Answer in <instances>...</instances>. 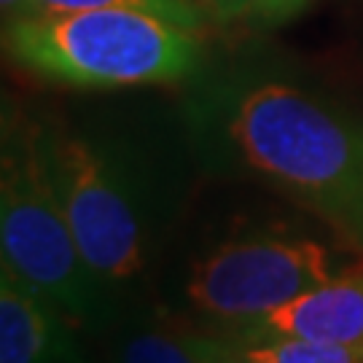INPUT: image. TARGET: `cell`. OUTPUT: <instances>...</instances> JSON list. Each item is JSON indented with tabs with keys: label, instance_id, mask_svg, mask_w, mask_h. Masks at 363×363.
Here are the masks:
<instances>
[{
	"label": "cell",
	"instance_id": "obj_8",
	"mask_svg": "<svg viewBox=\"0 0 363 363\" xmlns=\"http://www.w3.org/2000/svg\"><path fill=\"white\" fill-rule=\"evenodd\" d=\"M232 345L237 355L247 363H363V345L298 337L232 339Z\"/></svg>",
	"mask_w": 363,
	"mask_h": 363
},
{
	"label": "cell",
	"instance_id": "obj_1",
	"mask_svg": "<svg viewBox=\"0 0 363 363\" xmlns=\"http://www.w3.org/2000/svg\"><path fill=\"white\" fill-rule=\"evenodd\" d=\"M234 154L363 253V124L318 94L264 78L220 105Z\"/></svg>",
	"mask_w": 363,
	"mask_h": 363
},
{
	"label": "cell",
	"instance_id": "obj_11",
	"mask_svg": "<svg viewBox=\"0 0 363 363\" xmlns=\"http://www.w3.org/2000/svg\"><path fill=\"white\" fill-rule=\"evenodd\" d=\"M307 6H310V0H259L256 13L267 25H283V22H291L296 13L304 11Z\"/></svg>",
	"mask_w": 363,
	"mask_h": 363
},
{
	"label": "cell",
	"instance_id": "obj_12",
	"mask_svg": "<svg viewBox=\"0 0 363 363\" xmlns=\"http://www.w3.org/2000/svg\"><path fill=\"white\" fill-rule=\"evenodd\" d=\"M191 3L196 9H202V13L208 11L218 22H232V19H240L245 13H256L259 0H191Z\"/></svg>",
	"mask_w": 363,
	"mask_h": 363
},
{
	"label": "cell",
	"instance_id": "obj_4",
	"mask_svg": "<svg viewBox=\"0 0 363 363\" xmlns=\"http://www.w3.org/2000/svg\"><path fill=\"white\" fill-rule=\"evenodd\" d=\"M46 172L81 256L100 283L143 269V223L118 169L76 135L40 130Z\"/></svg>",
	"mask_w": 363,
	"mask_h": 363
},
{
	"label": "cell",
	"instance_id": "obj_2",
	"mask_svg": "<svg viewBox=\"0 0 363 363\" xmlns=\"http://www.w3.org/2000/svg\"><path fill=\"white\" fill-rule=\"evenodd\" d=\"M16 62L73 86H140L191 73L196 33L143 9L35 13L6 25Z\"/></svg>",
	"mask_w": 363,
	"mask_h": 363
},
{
	"label": "cell",
	"instance_id": "obj_7",
	"mask_svg": "<svg viewBox=\"0 0 363 363\" xmlns=\"http://www.w3.org/2000/svg\"><path fill=\"white\" fill-rule=\"evenodd\" d=\"M54 301L3 267L0 274V363H81Z\"/></svg>",
	"mask_w": 363,
	"mask_h": 363
},
{
	"label": "cell",
	"instance_id": "obj_3",
	"mask_svg": "<svg viewBox=\"0 0 363 363\" xmlns=\"http://www.w3.org/2000/svg\"><path fill=\"white\" fill-rule=\"evenodd\" d=\"M3 267L40 291L67 318L86 320L100 310V280L78 250L40 151V130L3 124L0 164Z\"/></svg>",
	"mask_w": 363,
	"mask_h": 363
},
{
	"label": "cell",
	"instance_id": "obj_6",
	"mask_svg": "<svg viewBox=\"0 0 363 363\" xmlns=\"http://www.w3.org/2000/svg\"><path fill=\"white\" fill-rule=\"evenodd\" d=\"M237 339L298 337L363 345V274L334 277L272 312L234 325Z\"/></svg>",
	"mask_w": 363,
	"mask_h": 363
},
{
	"label": "cell",
	"instance_id": "obj_5",
	"mask_svg": "<svg viewBox=\"0 0 363 363\" xmlns=\"http://www.w3.org/2000/svg\"><path fill=\"white\" fill-rule=\"evenodd\" d=\"M337 277L331 256L312 240L256 237L216 247L189 280L196 310L226 323H245Z\"/></svg>",
	"mask_w": 363,
	"mask_h": 363
},
{
	"label": "cell",
	"instance_id": "obj_9",
	"mask_svg": "<svg viewBox=\"0 0 363 363\" xmlns=\"http://www.w3.org/2000/svg\"><path fill=\"white\" fill-rule=\"evenodd\" d=\"M89 9H143L164 19H172L194 33L202 27V9H196L191 0H33V16L89 11Z\"/></svg>",
	"mask_w": 363,
	"mask_h": 363
},
{
	"label": "cell",
	"instance_id": "obj_13",
	"mask_svg": "<svg viewBox=\"0 0 363 363\" xmlns=\"http://www.w3.org/2000/svg\"><path fill=\"white\" fill-rule=\"evenodd\" d=\"M196 350L208 363H247L242 361L229 339H213V337H196Z\"/></svg>",
	"mask_w": 363,
	"mask_h": 363
},
{
	"label": "cell",
	"instance_id": "obj_14",
	"mask_svg": "<svg viewBox=\"0 0 363 363\" xmlns=\"http://www.w3.org/2000/svg\"><path fill=\"white\" fill-rule=\"evenodd\" d=\"M3 9V25H13L19 19L33 16V0H0Z\"/></svg>",
	"mask_w": 363,
	"mask_h": 363
},
{
	"label": "cell",
	"instance_id": "obj_10",
	"mask_svg": "<svg viewBox=\"0 0 363 363\" xmlns=\"http://www.w3.org/2000/svg\"><path fill=\"white\" fill-rule=\"evenodd\" d=\"M118 363H208L196 350L194 334L145 331L132 337L118 355Z\"/></svg>",
	"mask_w": 363,
	"mask_h": 363
}]
</instances>
